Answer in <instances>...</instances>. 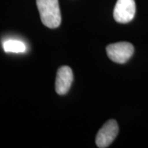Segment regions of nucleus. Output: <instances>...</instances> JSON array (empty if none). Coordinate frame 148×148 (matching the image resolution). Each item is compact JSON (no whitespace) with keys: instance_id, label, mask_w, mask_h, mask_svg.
Here are the masks:
<instances>
[{"instance_id":"obj_5","label":"nucleus","mask_w":148,"mask_h":148,"mask_svg":"<svg viewBox=\"0 0 148 148\" xmlns=\"http://www.w3.org/2000/svg\"><path fill=\"white\" fill-rule=\"evenodd\" d=\"M73 82V73L68 66L59 68L55 80V90L58 95H65L69 92Z\"/></svg>"},{"instance_id":"obj_6","label":"nucleus","mask_w":148,"mask_h":148,"mask_svg":"<svg viewBox=\"0 0 148 148\" xmlns=\"http://www.w3.org/2000/svg\"><path fill=\"white\" fill-rule=\"evenodd\" d=\"M3 49L7 53H23L27 48L25 44L19 40H8L3 43Z\"/></svg>"},{"instance_id":"obj_4","label":"nucleus","mask_w":148,"mask_h":148,"mask_svg":"<svg viewBox=\"0 0 148 148\" xmlns=\"http://www.w3.org/2000/svg\"><path fill=\"white\" fill-rule=\"evenodd\" d=\"M135 12L134 0H118L114 9V18L119 23H127L133 19Z\"/></svg>"},{"instance_id":"obj_2","label":"nucleus","mask_w":148,"mask_h":148,"mask_svg":"<svg viewBox=\"0 0 148 148\" xmlns=\"http://www.w3.org/2000/svg\"><path fill=\"white\" fill-rule=\"evenodd\" d=\"M108 57L117 64H125L131 58L134 52L132 44L128 42H119L109 45L106 47Z\"/></svg>"},{"instance_id":"obj_1","label":"nucleus","mask_w":148,"mask_h":148,"mask_svg":"<svg viewBox=\"0 0 148 148\" xmlns=\"http://www.w3.org/2000/svg\"><path fill=\"white\" fill-rule=\"evenodd\" d=\"M36 5L43 24L49 28H57L61 24L58 0H36Z\"/></svg>"},{"instance_id":"obj_3","label":"nucleus","mask_w":148,"mask_h":148,"mask_svg":"<svg viewBox=\"0 0 148 148\" xmlns=\"http://www.w3.org/2000/svg\"><path fill=\"white\" fill-rule=\"evenodd\" d=\"M119 133V125L114 119H110L99 130L95 138L96 146L100 148L108 147Z\"/></svg>"}]
</instances>
